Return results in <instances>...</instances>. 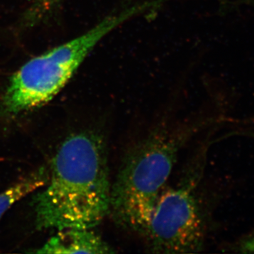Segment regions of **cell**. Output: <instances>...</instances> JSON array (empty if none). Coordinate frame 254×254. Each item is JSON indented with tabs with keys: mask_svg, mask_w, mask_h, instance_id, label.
Returning <instances> with one entry per match:
<instances>
[{
	"mask_svg": "<svg viewBox=\"0 0 254 254\" xmlns=\"http://www.w3.org/2000/svg\"><path fill=\"white\" fill-rule=\"evenodd\" d=\"M150 6L145 1L108 16L84 34L25 64L10 79L3 98L5 111L18 114L53 99L102 38Z\"/></svg>",
	"mask_w": 254,
	"mask_h": 254,
	"instance_id": "obj_3",
	"label": "cell"
},
{
	"mask_svg": "<svg viewBox=\"0 0 254 254\" xmlns=\"http://www.w3.org/2000/svg\"><path fill=\"white\" fill-rule=\"evenodd\" d=\"M205 126L198 120L159 124L132 145L112 184L110 214L118 225L144 237L180 153Z\"/></svg>",
	"mask_w": 254,
	"mask_h": 254,
	"instance_id": "obj_2",
	"label": "cell"
},
{
	"mask_svg": "<svg viewBox=\"0 0 254 254\" xmlns=\"http://www.w3.org/2000/svg\"><path fill=\"white\" fill-rule=\"evenodd\" d=\"M50 173L42 167L21 182L0 193V218L16 202L47 185Z\"/></svg>",
	"mask_w": 254,
	"mask_h": 254,
	"instance_id": "obj_6",
	"label": "cell"
},
{
	"mask_svg": "<svg viewBox=\"0 0 254 254\" xmlns=\"http://www.w3.org/2000/svg\"><path fill=\"white\" fill-rule=\"evenodd\" d=\"M33 203L38 230L93 229L110 214L112 183L101 133L76 132L60 147Z\"/></svg>",
	"mask_w": 254,
	"mask_h": 254,
	"instance_id": "obj_1",
	"label": "cell"
},
{
	"mask_svg": "<svg viewBox=\"0 0 254 254\" xmlns=\"http://www.w3.org/2000/svg\"><path fill=\"white\" fill-rule=\"evenodd\" d=\"M236 248L237 252L254 253V235L242 239L240 243L237 244Z\"/></svg>",
	"mask_w": 254,
	"mask_h": 254,
	"instance_id": "obj_8",
	"label": "cell"
},
{
	"mask_svg": "<svg viewBox=\"0 0 254 254\" xmlns=\"http://www.w3.org/2000/svg\"><path fill=\"white\" fill-rule=\"evenodd\" d=\"M205 153L198 150L178 181L159 197L144 236L151 253H195L203 249L206 222L199 186Z\"/></svg>",
	"mask_w": 254,
	"mask_h": 254,
	"instance_id": "obj_4",
	"label": "cell"
},
{
	"mask_svg": "<svg viewBox=\"0 0 254 254\" xmlns=\"http://www.w3.org/2000/svg\"><path fill=\"white\" fill-rule=\"evenodd\" d=\"M61 0H34L28 12L26 19L29 23L38 22L49 14Z\"/></svg>",
	"mask_w": 254,
	"mask_h": 254,
	"instance_id": "obj_7",
	"label": "cell"
},
{
	"mask_svg": "<svg viewBox=\"0 0 254 254\" xmlns=\"http://www.w3.org/2000/svg\"><path fill=\"white\" fill-rule=\"evenodd\" d=\"M35 253L107 254L115 251L92 229L69 228L58 231Z\"/></svg>",
	"mask_w": 254,
	"mask_h": 254,
	"instance_id": "obj_5",
	"label": "cell"
}]
</instances>
